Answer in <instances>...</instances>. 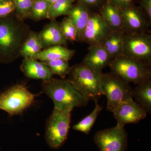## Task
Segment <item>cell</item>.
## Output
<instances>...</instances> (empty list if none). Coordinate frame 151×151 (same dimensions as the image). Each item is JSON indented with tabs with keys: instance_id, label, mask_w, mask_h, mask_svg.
<instances>
[{
	"instance_id": "cell-1",
	"label": "cell",
	"mask_w": 151,
	"mask_h": 151,
	"mask_svg": "<svg viewBox=\"0 0 151 151\" xmlns=\"http://www.w3.org/2000/svg\"><path fill=\"white\" fill-rule=\"evenodd\" d=\"M32 31L15 13L0 19V64H9L20 57L23 45Z\"/></svg>"
},
{
	"instance_id": "cell-2",
	"label": "cell",
	"mask_w": 151,
	"mask_h": 151,
	"mask_svg": "<svg viewBox=\"0 0 151 151\" xmlns=\"http://www.w3.org/2000/svg\"><path fill=\"white\" fill-rule=\"evenodd\" d=\"M44 92L54 103V108L72 112L73 108L86 106L89 101L73 88L67 79L52 78L42 82Z\"/></svg>"
},
{
	"instance_id": "cell-3",
	"label": "cell",
	"mask_w": 151,
	"mask_h": 151,
	"mask_svg": "<svg viewBox=\"0 0 151 151\" xmlns=\"http://www.w3.org/2000/svg\"><path fill=\"white\" fill-rule=\"evenodd\" d=\"M102 74L82 63L71 66L67 80L86 100L96 102L103 95Z\"/></svg>"
},
{
	"instance_id": "cell-4",
	"label": "cell",
	"mask_w": 151,
	"mask_h": 151,
	"mask_svg": "<svg viewBox=\"0 0 151 151\" xmlns=\"http://www.w3.org/2000/svg\"><path fill=\"white\" fill-rule=\"evenodd\" d=\"M109 66L111 72L129 83L137 85L151 80V65L124 54L112 59Z\"/></svg>"
},
{
	"instance_id": "cell-5",
	"label": "cell",
	"mask_w": 151,
	"mask_h": 151,
	"mask_svg": "<svg viewBox=\"0 0 151 151\" xmlns=\"http://www.w3.org/2000/svg\"><path fill=\"white\" fill-rule=\"evenodd\" d=\"M37 95L30 92L25 84L14 85L0 94V110L10 116L21 114L34 103Z\"/></svg>"
},
{
	"instance_id": "cell-6",
	"label": "cell",
	"mask_w": 151,
	"mask_h": 151,
	"mask_svg": "<svg viewBox=\"0 0 151 151\" xmlns=\"http://www.w3.org/2000/svg\"><path fill=\"white\" fill-rule=\"evenodd\" d=\"M71 117V111L54 108L45 125V137L50 147L59 149L65 142L70 129Z\"/></svg>"
},
{
	"instance_id": "cell-7",
	"label": "cell",
	"mask_w": 151,
	"mask_h": 151,
	"mask_svg": "<svg viewBox=\"0 0 151 151\" xmlns=\"http://www.w3.org/2000/svg\"><path fill=\"white\" fill-rule=\"evenodd\" d=\"M101 88L103 95L107 97V110L110 112L119 103L133 98L129 83L111 71L103 73Z\"/></svg>"
},
{
	"instance_id": "cell-8",
	"label": "cell",
	"mask_w": 151,
	"mask_h": 151,
	"mask_svg": "<svg viewBox=\"0 0 151 151\" xmlns=\"http://www.w3.org/2000/svg\"><path fill=\"white\" fill-rule=\"evenodd\" d=\"M125 33L123 54L151 65L150 35L147 32Z\"/></svg>"
},
{
	"instance_id": "cell-9",
	"label": "cell",
	"mask_w": 151,
	"mask_h": 151,
	"mask_svg": "<svg viewBox=\"0 0 151 151\" xmlns=\"http://www.w3.org/2000/svg\"><path fill=\"white\" fill-rule=\"evenodd\" d=\"M94 140L100 151H126L128 134L124 128L116 126L98 131Z\"/></svg>"
},
{
	"instance_id": "cell-10",
	"label": "cell",
	"mask_w": 151,
	"mask_h": 151,
	"mask_svg": "<svg viewBox=\"0 0 151 151\" xmlns=\"http://www.w3.org/2000/svg\"><path fill=\"white\" fill-rule=\"evenodd\" d=\"M112 31L99 13L91 11L89 21L82 35L81 42L89 46L102 45Z\"/></svg>"
},
{
	"instance_id": "cell-11",
	"label": "cell",
	"mask_w": 151,
	"mask_h": 151,
	"mask_svg": "<svg viewBox=\"0 0 151 151\" xmlns=\"http://www.w3.org/2000/svg\"><path fill=\"white\" fill-rule=\"evenodd\" d=\"M117 121L116 126L124 128L129 124H136L145 119L147 113L133 98L119 103L112 111Z\"/></svg>"
},
{
	"instance_id": "cell-12",
	"label": "cell",
	"mask_w": 151,
	"mask_h": 151,
	"mask_svg": "<svg viewBox=\"0 0 151 151\" xmlns=\"http://www.w3.org/2000/svg\"><path fill=\"white\" fill-rule=\"evenodd\" d=\"M120 11L125 32H147L151 21L139 6H133Z\"/></svg>"
},
{
	"instance_id": "cell-13",
	"label": "cell",
	"mask_w": 151,
	"mask_h": 151,
	"mask_svg": "<svg viewBox=\"0 0 151 151\" xmlns=\"http://www.w3.org/2000/svg\"><path fill=\"white\" fill-rule=\"evenodd\" d=\"M39 35L42 50L55 45H67L68 41L63 34L60 23L56 19L45 24Z\"/></svg>"
},
{
	"instance_id": "cell-14",
	"label": "cell",
	"mask_w": 151,
	"mask_h": 151,
	"mask_svg": "<svg viewBox=\"0 0 151 151\" xmlns=\"http://www.w3.org/2000/svg\"><path fill=\"white\" fill-rule=\"evenodd\" d=\"M25 76L29 78L49 81L53 74L45 63L34 58H24L20 66Z\"/></svg>"
},
{
	"instance_id": "cell-15",
	"label": "cell",
	"mask_w": 151,
	"mask_h": 151,
	"mask_svg": "<svg viewBox=\"0 0 151 151\" xmlns=\"http://www.w3.org/2000/svg\"><path fill=\"white\" fill-rule=\"evenodd\" d=\"M112 58L102 45L89 46L83 63L92 69L102 73V70L109 66Z\"/></svg>"
},
{
	"instance_id": "cell-16",
	"label": "cell",
	"mask_w": 151,
	"mask_h": 151,
	"mask_svg": "<svg viewBox=\"0 0 151 151\" xmlns=\"http://www.w3.org/2000/svg\"><path fill=\"white\" fill-rule=\"evenodd\" d=\"M91 11L81 3L74 4L67 16L71 19L77 31V42H81L82 35L89 21Z\"/></svg>"
},
{
	"instance_id": "cell-17",
	"label": "cell",
	"mask_w": 151,
	"mask_h": 151,
	"mask_svg": "<svg viewBox=\"0 0 151 151\" xmlns=\"http://www.w3.org/2000/svg\"><path fill=\"white\" fill-rule=\"evenodd\" d=\"M99 14L112 31L124 30L121 11L107 0L99 9Z\"/></svg>"
},
{
	"instance_id": "cell-18",
	"label": "cell",
	"mask_w": 151,
	"mask_h": 151,
	"mask_svg": "<svg viewBox=\"0 0 151 151\" xmlns=\"http://www.w3.org/2000/svg\"><path fill=\"white\" fill-rule=\"evenodd\" d=\"M74 50L61 45H55L42 50L34 58L40 61H47L57 59H64L69 61L75 55Z\"/></svg>"
},
{
	"instance_id": "cell-19",
	"label": "cell",
	"mask_w": 151,
	"mask_h": 151,
	"mask_svg": "<svg viewBox=\"0 0 151 151\" xmlns=\"http://www.w3.org/2000/svg\"><path fill=\"white\" fill-rule=\"evenodd\" d=\"M125 34L123 30L112 31L102 44L112 59L123 54Z\"/></svg>"
},
{
	"instance_id": "cell-20",
	"label": "cell",
	"mask_w": 151,
	"mask_h": 151,
	"mask_svg": "<svg viewBox=\"0 0 151 151\" xmlns=\"http://www.w3.org/2000/svg\"><path fill=\"white\" fill-rule=\"evenodd\" d=\"M133 89L135 102L147 113H151V80L138 84Z\"/></svg>"
},
{
	"instance_id": "cell-21",
	"label": "cell",
	"mask_w": 151,
	"mask_h": 151,
	"mask_svg": "<svg viewBox=\"0 0 151 151\" xmlns=\"http://www.w3.org/2000/svg\"><path fill=\"white\" fill-rule=\"evenodd\" d=\"M42 50L39 32L32 31L25 41L20 52L24 58H34Z\"/></svg>"
},
{
	"instance_id": "cell-22",
	"label": "cell",
	"mask_w": 151,
	"mask_h": 151,
	"mask_svg": "<svg viewBox=\"0 0 151 151\" xmlns=\"http://www.w3.org/2000/svg\"><path fill=\"white\" fill-rule=\"evenodd\" d=\"M94 102L95 106L93 111L77 124L74 125L73 127V129L84 133L86 134H89L97 117L103 109V107L98 104V101Z\"/></svg>"
},
{
	"instance_id": "cell-23",
	"label": "cell",
	"mask_w": 151,
	"mask_h": 151,
	"mask_svg": "<svg viewBox=\"0 0 151 151\" xmlns=\"http://www.w3.org/2000/svg\"><path fill=\"white\" fill-rule=\"evenodd\" d=\"M76 0H56L49 9L47 19L50 21L62 16H67Z\"/></svg>"
},
{
	"instance_id": "cell-24",
	"label": "cell",
	"mask_w": 151,
	"mask_h": 151,
	"mask_svg": "<svg viewBox=\"0 0 151 151\" xmlns=\"http://www.w3.org/2000/svg\"><path fill=\"white\" fill-rule=\"evenodd\" d=\"M43 62L46 64L53 75L58 76L62 79H65L71 68L68 60H55Z\"/></svg>"
},
{
	"instance_id": "cell-25",
	"label": "cell",
	"mask_w": 151,
	"mask_h": 151,
	"mask_svg": "<svg viewBox=\"0 0 151 151\" xmlns=\"http://www.w3.org/2000/svg\"><path fill=\"white\" fill-rule=\"evenodd\" d=\"M50 5V3L44 0H35L29 19L35 22L47 19Z\"/></svg>"
},
{
	"instance_id": "cell-26",
	"label": "cell",
	"mask_w": 151,
	"mask_h": 151,
	"mask_svg": "<svg viewBox=\"0 0 151 151\" xmlns=\"http://www.w3.org/2000/svg\"><path fill=\"white\" fill-rule=\"evenodd\" d=\"M15 7V14L19 19L24 21L29 19L35 0H12Z\"/></svg>"
},
{
	"instance_id": "cell-27",
	"label": "cell",
	"mask_w": 151,
	"mask_h": 151,
	"mask_svg": "<svg viewBox=\"0 0 151 151\" xmlns=\"http://www.w3.org/2000/svg\"><path fill=\"white\" fill-rule=\"evenodd\" d=\"M60 23L63 35L67 41L73 42L77 41V31L71 19L66 16L63 18Z\"/></svg>"
},
{
	"instance_id": "cell-28",
	"label": "cell",
	"mask_w": 151,
	"mask_h": 151,
	"mask_svg": "<svg viewBox=\"0 0 151 151\" xmlns=\"http://www.w3.org/2000/svg\"><path fill=\"white\" fill-rule=\"evenodd\" d=\"M15 7L12 0L0 3V19L5 18L15 13Z\"/></svg>"
},
{
	"instance_id": "cell-29",
	"label": "cell",
	"mask_w": 151,
	"mask_h": 151,
	"mask_svg": "<svg viewBox=\"0 0 151 151\" xmlns=\"http://www.w3.org/2000/svg\"><path fill=\"white\" fill-rule=\"evenodd\" d=\"M111 4L118 8L119 10L128 8L135 5L137 0H107Z\"/></svg>"
},
{
	"instance_id": "cell-30",
	"label": "cell",
	"mask_w": 151,
	"mask_h": 151,
	"mask_svg": "<svg viewBox=\"0 0 151 151\" xmlns=\"http://www.w3.org/2000/svg\"><path fill=\"white\" fill-rule=\"evenodd\" d=\"M106 1V0H76V2L81 3L90 11L93 9H99Z\"/></svg>"
},
{
	"instance_id": "cell-31",
	"label": "cell",
	"mask_w": 151,
	"mask_h": 151,
	"mask_svg": "<svg viewBox=\"0 0 151 151\" xmlns=\"http://www.w3.org/2000/svg\"><path fill=\"white\" fill-rule=\"evenodd\" d=\"M140 7L148 18L151 20V0H139Z\"/></svg>"
},
{
	"instance_id": "cell-32",
	"label": "cell",
	"mask_w": 151,
	"mask_h": 151,
	"mask_svg": "<svg viewBox=\"0 0 151 151\" xmlns=\"http://www.w3.org/2000/svg\"><path fill=\"white\" fill-rule=\"evenodd\" d=\"M44 1H46L47 2L49 3L50 4H53V3H54L56 0H44Z\"/></svg>"
},
{
	"instance_id": "cell-33",
	"label": "cell",
	"mask_w": 151,
	"mask_h": 151,
	"mask_svg": "<svg viewBox=\"0 0 151 151\" xmlns=\"http://www.w3.org/2000/svg\"><path fill=\"white\" fill-rule=\"evenodd\" d=\"M7 1V0H0V3L4 1Z\"/></svg>"
}]
</instances>
